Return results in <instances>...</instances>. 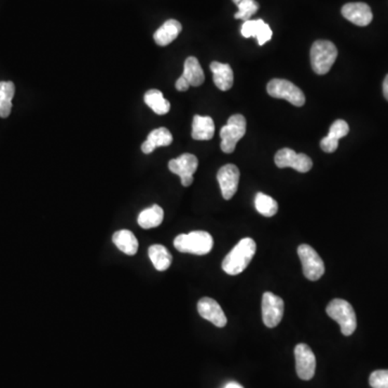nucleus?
Masks as SVG:
<instances>
[{"label": "nucleus", "mask_w": 388, "mask_h": 388, "mask_svg": "<svg viewBox=\"0 0 388 388\" xmlns=\"http://www.w3.org/2000/svg\"><path fill=\"white\" fill-rule=\"evenodd\" d=\"M257 251L256 242L251 237L241 239L225 256L223 261V270L229 275H239L249 267Z\"/></svg>", "instance_id": "f257e3e1"}, {"label": "nucleus", "mask_w": 388, "mask_h": 388, "mask_svg": "<svg viewBox=\"0 0 388 388\" xmlns=\"http://www.w3.org/2000/svg\"><path fill=\"white\" fill-rule=\"evenodd\" d=\"M174 246L180 253L204 256L211 253L214 246V239L208 232L193 231L188 234L178 235L174 239Z\"/></svg>", "instance_id": "f03ea898"}, {"label": "nucleus", "mask_w": 388, "mask_h": 388, "mask_svg": "<svg viewBox=\"0 0 388 388\" xmlns=\"http://www.w3.org/2000/svg\"><path fill=\"white\" fill-rule=\"evenodd\" d=\"M327 314L341 327L343 336H351L357 328L356 313L349 302L343 299H333L326 308Z\"/></svg>", "instance_id": "7ed1b4c3"}, {"label": "nucleus", "mask_w": 388, "mask_h": 388, "mask_svg": "<svg viewBox=\"0 0 388 388\" xmlns=\"http://www.w3.org/2000/svg\"><path fill=\"white\" fill-rule=\"evenodd\" d=\"M338 58V49L328 40H317L311 49V64L317 75H326Z\"/></svg>", "instance_id": "20e7f679"}, {"label": "nucleus", "mask_w": 388, "mask_h": 388, "mask_svg": "<svg viewBox=\"0 0 388 388\" xmlns=\"http://www.w3.org/2000/svg\"><path fill=\"white\" fill-rule=\"evenodd\" d=\"M246 119L242 115H233L220 131L221 150L225 154H232L237 144L246 134Z\"/></svg>", "instance_id": "39448f33"}, {"label": "nucleus", "mask_w": 388, "mask_h": 388, "mask_svg": "<svg viewBox=\"0 0 388 388\" xmlns=\"http://www.w3.org/2000/svg\"><path fill=\"white\" fill-rule=\"evenodd\" d=\"M267 91L274 99H286L296 107L306 104L303 92L296 85L285 79H273L267 85Z\"/></svg>", "instance_id": "423d86ee"}, {"label": "nucleus", "mask_w": 388, "mask_h": 388, "mask_svg": "<svg viewBox=\"0 0 388 388\" xmlns=\"http://www.w3.org/2000/svg\"><path fill=\"white\" fill-rule=\"evenodd\" d=\"M298 255L303 268V274L308 280H318L325 273V263L312 246L302 244L298 247Z\"/></svg>", "instance_id": "0eeeda50"}, {"label": "nucleus", "mask_w": 388, "mask_h": 388, "mask_svg": "<svg viewBox=\"0 0 388 388\" xmlns=\"http://www.w3.org/2000/svg\"><path fill=\"white\" fill-rule=\"evenodd\" d=\"M284 316L283 299L272 292H264L262 296V320L268 328L277 326Z\"/></svg>", "instance_id": "6e6552de"}, {"label": "nucleus", "mask_w": 388, "mask_h": 388, "mask_svg": "<svg viewBox=\"0 0 388 388\" xmlns=\"http://www.w3.org/2000/svg\"><path fill=\"white\" fill-rule=\"evenodd\" d=\"M199 160L194 154H184L178 158H173L168 163L170 172L178 175L184 187L192 184L193 175L198 170Z\"/></svg>", "instance_id": "1a4fd4ad"}, {"label": "nucleus", "mask_w": 388, "mask_h": 388, "mask_svg": "<svg viewBox=\"0 0 388 388\" xmlns=\"http://www.w3.org/2000/svg\"><path fill=\"white\" fill-rule=\"evenodd\" d=\"M275 164L277 168H292L299 173H308L313 168V162L306 154H296L289 148L280 149L275 154Z\"/></svg>", "instance_id": "9d476101"}, {"label": "nucleus", "mask_w": 388, "mask_h": 388, "mask_svg": "<svg viewBox=\"0 0 388 388\" xmlns=\"http://www.w3.org/2000/svg\"><path fill=\"white\" fill-rule=\"evenodd\" d=\"M294 356L298 377L304 381L313 379L316 370V358L311 347L304 343L296 345L294 349Z\"/></svg>", "instance_id": "9b49d317"}, {"label": "nucleus", "mask_w": 388, "mask_h": 388, "mask_svg": "<svg viewBox=\"0 0 388 388\" xmlns=\"http://www.w3.org/2000/svg\"><path fill=\"white\" fill-rule=\"evenodd\" d=\"M219 186L225 200H230L234 196L239 188V170L234 164H227L218 170L217 174Z\"/></svg>", "instance_id": "f8f14e48"}, {"label": "nucleus", "mask_w": 388, "mask_h": 388, "mask_svg": "<svg viewBox=\"0 0 388 388\" xmlns=\"http://www.w3.org/2000/svg\"><path fill=\"white\" fill-rule=\"evenodd\" d=\"M198 311L199 314L204 320H208L218 328H223L227 325V316L218 302L214 299L207 298V296L201 299L198 302Z\"/></svg>", "instance_id": "ddd939ff"}, {"label": "nucleus", "mask_w": 388, "mask_h": 388, "mask_svg": "<svg viewBox=\"0 0 388 388\" xmlns=\"http://www.w3.org/2000/svg\"><path fill=\"white\" fill-rule=\"evenodd\" d=\"M342 15L357 26L369 25L373 20L371 8L365 3H349L343 6Z\"/></svg>", "instance_id": "4468645a"}, {"label": "nucleus", "mask_w": 388, "mask_h": 388, "mask_svg": "<svg viewBox=\"0 0 388 388\" xmlns=\"http://www.w3.org/2000/svg\"><path fill=\"white\" fill-rule=\"evenodd\" d=\"M241 34L244 38L255 37L259 46H263L265 42H270L273 36L271 27L261 19L244 22Z\"/></svg>", "instance_id": "2eb2a0df"}, {"label": "nucleus", "mask_w": 388, "mask_h": 388, "mask_svg": "<svg viewBox=\"0 0 388 388\" xmlns=\"http://www.w3.org/2000/svg\"><path fill=\"white\" fill-rule=\"evenodd\" d=\"M349 127L344 120H337L330 127L328 135L323 138L320 142V148L327 154H332L339 147V140L349 134Z\"/></svg>", "instance_id": "dca6fc26"}, {"label": "nucleus", "mask_w": 388, "mask_h": 388, "mask_svg": "<svg viewBox=\"0 0 388 388\" xmlns=\"http://www.w3.org/2000/svg\"><path fill=\"white\" fill-rule=\"evenodd\" d=\"M211 70L213 73V80L219 90H230L234 82V75L230 65L213 62L211 64Z\"/></svg>", "instance_id": "f3484780"}, {"label": "nucleus", "mask_w": 388, "mask_h": 388, "mask_svg": "<svg viewBox=\"0 0 388 388\" xmlns=\"http://www.w3.org/2000/svg\"><path fill=\"white\" fill-rule=\"evenodd\" d=\"M173 143V135L166 127L154 130L148 135L145 143L142 145V151L145 154H151L156 148L166 147Z\"/></svg>", "instance_id": "a211bd4d"}, {"label": "nucleus", "mask_w": 388, "mask_h": 388, "mask_svg": "<svg viewBox=\"0 0 388 388\" xmlns=\"http://www.w3.org/2000/svg\"><path fill=\"white\" fill-rule=\"evenodd\" d=\"M182 26L180 22L176 21V20H168L154 32V42L158 46H168L178 37V35L182 32Z\"/></svg>", "instance_id": "6ab92c4d"}, {"label": "nucleus", "mask_w": 388, "mask_h": 388, "mask_svg": "<svg viewBox=\"0 0 388 388\" xmlns=\"http://www.w3.org/2000/svg\"><path fill=\"white\" fill-rule=\"evenodd\" d=\"M215 123L211 117L194 115L192 122V138L196 140H211L214 137Z\"/></svg>", "instance_id": "aec40b11"}, {"label": "nucleus", "mask_w": 388, "mask_h": 388, "mask_svg": "<svg viewBox=\"0 0 388 388\" xmlns=\"http://www.w3.org/2000/svg\"><path fill=\"white\" fill-rule=\"evenodd\" d=\"M113 243L118 249L125 255L134 256L138 251V241L135 235L129 230L118 231L113 234Z\"/></svg>", "instance_id": "412c9836"}, {"label": "nucleus", "mask_w": 388, "mask_h": 388, "mask_svg": "<svg viewBox=\"0 0 388 388\" xmlns=\"http://www.w3.org/2000/svg\"><path fill=\"white\" fill-rule=\"evenodd\" d=\"M148 254H149V258L151 260L152 264H154V268L158 271H166L170 267L173 257L165 246L160 245V244L150 246Z\"/></svg>", "instance_id": "4be33fe9"}, {"label": "nucleus", "mask_w": 388, "mask_h": 388, "mask_svg": "<svg viewBox=\"0 0 388 388\" xmlns=\"http://www.w3.org/2000/svg\"><path fill=\"white\" fill-rule=\"evenodd\" d=\"M182 76L188 80L192 87H200L204 83L205 75L198 58L190 56L184 62Z\"/></svg>", "instance_id": "5701e85b"}, {"label": "nucleus", "mask_w": 388, "mask_h": 388, "mask_svg": "<svg viewBox=\"0 0 388 388\" xmlns=\"http://www.w3.org/2000/svg\"><path fill=\"white\" fill-rule=\"evenodd\" d=\"M164 219V211L158 205H152L149 208L144 209L138 216V225L143 229H152L161 225Z\"/></svg>", "instance_id": "b1692460"}, {"label": "nucleus", "mask_w": 388, "mask_h": 388, "mask_svg": "<svg viewBox=\"0 0 388 388\" xmlns=\"http://www.w3.org/2000/svg\"><path fill=\"white\" fill-rule=\"evenodd\" d=\"M144 99H145L146 105L156 115H166L170 111V101L163 96V93L161 91L156 90V89L149 90L146 92Z\"/></svg>", "instance_id": "393cba45"}, {"label": "nucleus", "mask_w": 388, "mask_h": 388, "mask_svg": "<svg viewBox=\"0 0 388 388\" xmlns=\"http://www.w3.org/2000/svg\"><path fill=\"white\" fill-rule=\"evenodd\" d=\"M14 94H15V87L13 82L11 81L0 82V117H9Z\"/></svg>", "instance_id": "a878e982"}, {"label": "nucleus", "mask_w": 388, "mask_h": 388, "mask_svg": "<svg viewBox=\"0 0 388 388\" xmlns=\"http://www.w3.org/2000/svg\"><path fill=\"white\" fill-rule=\"evenodd\" d=\"M255 206L258 213L264 217H273L277 213L278 204L273 198L264 193H257L255 198Z\"/></svg>", "instance_id": "bb28decb"}, {"label": "nucleus", "mask_w": 388, "mask_h": 388, "mask_svg": "<svg viewBox=\"0 0 388 388\" xmlns=\"http://www.w3.org/2000/svg\"><path fill=\"white\" fill-rule=\"evenodd\" d=\"M237 8L239 11L235 13V19L246 22L251 20V16L259 10V4L256 0H242Z\"/></svg>", "instance_id": "cd10ccee"}, {"label": "nucleus", "mask_w": 388, "mask_h": 388, "mask_svg": "<svg viewBox=\"0 0 388 388\" xmlns=\"http://www.w3.org/2000/svg\"><path fill=\"white\" fill-rule=\"evenodd\" d=\"M369 383L373 388H388V370H377L371 373Z\"/></svg>", "instance_id": "c85d7f7f"}, {"label": "nucleus", "mask_w": 388, "mask_h": 388, "mask_svg": "<svg viewBox=\"0 0 388 388\" xmlns=\"http://www.w3.org/2000/svg\"><path fill=\"white\" fill-rule=\"evenodd\" d=\"M175 87H176V90L180 91V92H184V91L188 90L191 85L190 83L188 82V80H187L184 76H182L177 79Z\"/></svg>", "instance_id": "c756f323"}, {"label": "nucleus", "mask_w": 388, "mask_h": 388, "mask_svg": "<svg viewBox=\"0 0 388 388\" xmlns=\"http://www.w3.org/2000/svg\"><path fill=\"white\" fill-rule=\"evenodd\" d=\"M383 94L384 97H385V99L388 101V75L385 77V79H384Z\"/></svg>", "instance_id": "7c9ffc66"}, {"label": "nucleus", "mask_w": 388, "mask_h": 388, "mask_svg": "<svg viewBox=\"0 0 388 388\" xmlns=\"http://www.w3.org/2000/svg\"><path fill=\"white\" fill-rule=\"evenodd\" d=\"M223 388H244L243 386L239 385V383H235V382H230V383H227V385L225 386Z\"/></svg>", "instance_id": "2f4dec72"}, {"label": "nucleus", "mask_w": 388, "mask_h": 388, "mask_svg": "<svg viewBox=\"0 0 388 388\" xmlns=\"http://www.w3.org/2000/svg\"><path fill=\"white\" fill-rule=\"evenodd\" d=\"M232 1L237 6L239 3H241L242 0H232Z\"/></svg>", "instance_id": "473e14b6"}]
</instances>
